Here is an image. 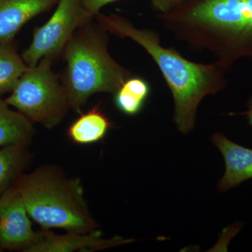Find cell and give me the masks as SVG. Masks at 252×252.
<instances>
[{"label": "cell", "mask_w": 252, "mask_h": 252, "mask_svg": "<svg viewBox=\"0 0 252 252\" xmlns=\"http://www.w3.org/2000/svg\"><path fill=\"white\" fill-rule=\"evenodd\" d=\"M240 115L246 116L248 119V123L252 126V97L249 100L248 104V110L246 112L240 113Z\"/></svg>", "instance_id": "18"}, {"label": "cell", "mask_w": 252, "mask_h": 252, "mask_svg": "<svg viewBox=\"0 0 252 252\" xmlns=\"http://www.w3.org/2000/svg\"><path fill=\"white\" fill-rule=\"evenodd\" d=\"M15 187L32 220L46 229L72 233L97 229L79 178H68L56 166H42L21 175Z\"/></svg>", "instance_id": "3"}, {"label": "cell", "mask_w": 252, "mask_h": 252, "mask_svg": "<svg viewBox=\"0 0 252 252\" xmlns=\"http://www.w3.org/2000/svg\"><path fill=\"white\" fill-rule=\"evenodd\" d=\"M59 0H0V44L12 41L33 18L49 11Z\"/></svg>", "instance_id": "10"}, {"label": "cell", "mask_w": 252, "mask_h": 252, "mask_svg": "<svg viewBox=\"0 0 252 252\" xmlns=\"http://www.w3.org/2000/svg\"><path fill=\"white\" fill-rule=\"evenodd\" d=\"M150 86L141 77H129L114 94L116 107L126 115L135 116L143 108Z\"/></svg>", "instance_id": "13"}, {"label": "cell", "mask_w": 252, "mask_h": 252, "mask_svg": "<svg viewBox=\"0 0 252 252\" xmlns=\"http://www.w3.org/2000/svg\"><path fill=\"white\" fill-rule=\"evenodd\" d=\"M29 160L26 144L0 147V195L16 182Z\"/></svg>", "instance_id": "14"}, {"label": "cell", "mask_w": 252, "mask_h": 252, "mask_svg": "<svg viewBox=\"0 0 252 252\" xmlns=\"http://www.w3.org/2000/svg\"><path fill=\"white\" fill-rule=\"evenodd\" d=\"M9 107L0 96V147L14 144L28 145L35 135L33 123Z\"/></svg>", "instance_id": "11"}, {"label": "cell", "mask_w": 252, "mask_h": 252, "mask_svg": "<svg viewBox=\"0 0 252 252\" xmlns=\"http://www.w3.org/2000/svg\"><path fill=\"white\" fill-rule=\"evenodd\" d=\"M185 0H149L152 8L160 14L168 12Z\"/></svg>", "instance_id": "16"}, {"label": "cell", "mask_w": 252, "mask_h": 252, "mask_svg": "<svg viewBox=\"0 0 252 252\" xmlns=\"http://www.w3.org/2000/svg\"><path fill=\"white\" fill-rule=\"evenodd\" d=\"M1 250H1V247H0V252H1Z\"/></svg>", "instance_id": "19"}, {"label": "cell", "mask_w": 252, "mask_h": 252, "mask_svg": "<svg viewBox=\"0 0 252 252\" xmlns=\"http://www.w3.org/2000/svg\"><path fill=\"white\" fill-rule=\"evenodd\" d=\"M135 241L116 236L104 238L98 229L88 233H72L56 235L51 232L41 231L38 241L28 249L27 252H91L113 248Z\"/></svg>", "instance_id": "8"}, {"label": "cell", "mask_w": 252, "mask_h": 252, "mask_svg": "<svg viewBox=\"0 0 252 252\" xmlns=\"http://www.w3.org/2000/svg\"><path fill=\"white\" fill-rule=\"evenodd\" d=\"M94 16L84 8L81 0H59L49 21L36 28L29 47L21 55L28 67L41 59L59 57L78 29L92 21Z\"/></svg>", "instance_id": "6"}, {"label": "cell", "mask_w": 252, "mask_h": 252, "mask_svg": "<svg viewBox=\"0 0 252 252\" xmlns=\"http://www.w3.org/2000/svg\"><path fill=\"white\" fill-rule=\"evenodd\" d=\"M160 17L180 39L229 65L252 58V0H185Z\"/></svg>", "instance_id": "2"}, {"label": "cell", "mask_w": 252, "mask_h": 252, "mask_svg": "<svg viewBox=\"0 0 252 252\" xmlns=\"http://www.w3.org/2000/svg\"><path fill=\"white\" fill-rule=\"evenodd\" d=\"M28 67L12 41L0 44V96L11 92Z\"/></svg>", "instance_id": "15"}, {"label": "cell", "mask_w": 252, "mask_h": 252, "mask_svg": "<svg viewBox=\"0 0 252 252\" xmlns=\"http://www.w3.org/2000/svg\"><path fill=\"white\" fill-rule=\"evenodd\" d=\"M53 62L44 58L28 67L5 99L33 124L48 129L59 126L70 109L64 84L53 71Z\"/></svg>", "instance_id": "5"}, {"label": "cell", "mask_w": 252, "mask_h": 252, "mask_svg": "<svg viewBox=\"0 0 252 252\" xmlns=\"http://www.w3.org/2000/svg\"><path fill=\"white\" fill-rule=\"evenodd\" d=\"M225 162V173L218 184V190L225 192L252 179V149L228 140L220 132L211 137Z\"/></svg>", "instance_id": "9"}, {"label": "cell", "mask_w": 252, "mask_h": 252, "mask_svg": "<svg viewBox=\"0 0 252 252\" xmlns=\"http://www.w3.org/2000/svg\"><path fill=\"white\" fill-rule=\"evenodd\" d=\"M81 1L86 11L95 17V16L99 14V11L104 6L119 0H81Z\"/></svg>", "instance_id": "17"}, {"label": "cell", "mask_w": 252, "mask_h": 252, "mask_svg": "<svg viewBox=\"0 0 252 252\" xmlns=\"http://www.w3.org/2000/svg\"><path fill=\"white\" fill-rule=\"evenodd\" d=\"M22 198L15 186H11L0 195V247L10 251L27 252L36 243L41 231L32 227Z\"/></svg>", "instance_id": "7"}, {"label": "cell", "mask_w": 252, "mask_h": 252, "mask_svg": "<svg viewBox=\"0 0 252 252\" xmlns=\"http://www.w3.org/2000/svg\"><path fill=\"white\" fill-rule=\"evenodd\" d=\"M94 18L106 31L130 38L152 56L173 96L174 121L177 129L184 134L193 130L199 104L207 95L225 87V72L230 65L220 60L208 64L188 61L175 50L160 45L154 31L139 29L119 15L99 13Z\"/></svg>", "instance_id": "1"}, {"label": "cell", "mask_w": 252, "mask_h": 252, "mask_svg": "<svg viewBox=\"0 0 252 252\" xmlns=\"http://www.w3.org/2000/svg\"><path fill=\"white\" fill-rule=\"evenodd\" d=\"M112 126L99 105L94 106L87 112L81 113L80 117L69 126L67 135L76 144H94L102 140Z\"/></svg>", "instance_id": "12"}, {"label": "cell", "mask_w": 252, "mask_h": 252, "mask_svg": "<svg viewBox=\"0 0 252 252\" xmlns=\"http://www.w3.org/2000/svg\"><path fill=\"white\" fill-rule=\"evenodd\" d=\"M107 31L99 23L78 29L63 54L66 62L63 84L70 109L78 114L93 94H114L130 77L127 69L116 62L107 47Z\"/></svg>", "instance_id": "4"}]
</instances>
